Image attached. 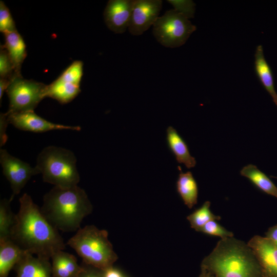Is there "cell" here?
<instances>
[{
	"label": "cell",
	"instance_id": "ffe728a7",
	"mask_svg": "<svg viewBox=\"0 0 277 277\" xmlns=\"http://www.w3.org/2000/svg\"><path fill=\"white\" fill-rule=\"evenodd\" d=\"M80 92V86L67 82L57 77L47 85L46 96L54 99L63 104L71 102Z\"/></svg>",
	"mask_w": 277,
	"mask_h": 277
},
{
	"label": "cell",
	"instance_id": "9a60e30c",
	"mask_svg": "<svg viewBox=\"0 0 277 277\" xmlns=\"http://www.w3.org/2000/svg\"><path fill=\"white\" fill-rule=\"evenodd\" d=\"M254 65L258 79L277 107V93L274 87L272 70L265 58L263 47L261 45H258L256 48Z\"/></svg>",
	"mask_w": 277,
	"mask_h": 277
},
{
	"label": "cell",
	"instance_id": "7c38bea8",
	"mask_svg": "<svg viewBox=\"0 0 277 277\" xmlns=\"http://www.w3.org/2000/svg\"><path fill=\"white\" fill-rule=\"evenodd\" d=\"M134 0H110L104 11L107 27L115 33L125 32L130 24Z\"/></svg>",
	"mask_w": 277,
	"mask_h": 277
},
{
	"label": "cell",
	"instance_id": "2e32d148",
	"mask_svg": "<svg viewBox=\"0 0 277 277\" xmlns=\"http://www.w3.org/2000/svg\"><path fill=\"white\" fill-rule=\"evenodd\" d=\"M53 277H77L82 269L76 258L64 250H59L51 257Z\"/></svg>",
	"mask_w": 277,
	"mask_h": 277
},
{
	"label": "cell",
	"instance_id": "f1b7e54d",
	"mask_svg": "<svg viewBox=\"0 0 277 277\" xmlns=\"http://www.w3.org/2000/svg\"><path fill=\"white\" fill-rule=\"evenodd\" d=\"M77 277H104L103 271L83 263Z\"/></svg>",
	"mask_w": 277,
	"mask_h": 277
},
{
	"label": "cell",
	"instance_id": "603a6c76",
	"mask_svg": "<svg viewBox=\"0 0 277 277\" xmlns=\"http://www.w3.org/2000/svg\"><path fill=\"white\" fill-rule=\"evenodd\" d=\"M12 200L4 199L0 202V240L10 239L11 231L14 224L15 215L11 210Z\"/></svg>",
	"mask_w": 277,
	"mask_h": 277
},
{
	"label": "cell",
	"instance_id": "30bf717a",
	"mask_svg": "<svg viewBox=\"0 0 277 277\" xmlns=\"http://www.w3.org/2000/svg\"><path fill=\"white\" fill-rule=\"evenodd\" d=\"M9 124L16 128L33 132H44L56 130L80 131V126H67L53 123L37 115L34 111L6 113Z\"/></svg>",
	"mask_w": 277,
	"mask_h": 277
},
{
	"label": "cell",
	"instance_id": "4316f807",
	"mask_svg": "<svg viewBox=\"0 0 277 277\" xmlns=\"http://www.w3.org/2000/svg\"><path fill=\"white\" fill-rule=\"evenodd\" d=\"M216 221H209L202 227L199 232L209 235L219 236L221 239L233 236V233L232 232L227 230Z\"/></svg>",
	"mask_w": 277,
	"mask_h": 277
},
{
	"label": "cell",
	"instance_id": "1f68e13d",
	"mask_svg": "<svg viewBox=\"0 0 277 277\" xmlns=\"http://www.w3.org/2000/svg\"><path fill=\"white\" fill-rule=\"evenodd\" d=\"M12 79L9 78H0V101L2 102L4 93L6 92Z\"/></svg>",
	"mask_w": 277,
	"mask_h": 277
},
{
	"label": "cell",
	"instance_id": "e575fe53",
	"mask_svg": "<svg viewBox=\"0 0 277 277\" xmlns=\"http://www.w3.org/2000/svg\"><path fill=\"white\" fill-rule=\"evenodd\" d=\"M199 277H202V275L200 274V275L199 276Z\"/></svg>",
	"mask_w": 277,
	"mask_h": 277
},
{
	"label": "cell",
	"instance_id": "7402d4cb",
	"mask_svg": "<svg viewBox=\"0 0 277 277\" xmlns=\"http://www.w3.org/2000/svg\"><path fill=\"white\" fill-rule=\"evenodd\" d=\"M210 202L206 201L202 206L187 217L191 227L199 230L212 220H220L221 217L214 214L210 210Z\"/></svg>",
	"mask_w": 277,
	"mask_h": 277
},
{
	"label": "cell",
	"instance_id": "5b68a950",
	"mask_svg": "<svg viewBox=\"0 0 277 277\" xmlns=\"http://www.w3.org/2000/svg\"><path fill=\"white\" fill-rule=\"evenodd\" d=\"M36 167L44 182L54 186L73 187L80 180L74 154L62 147H45L37 156Z\"/></svg>",
	"mask_w": 277,
	"mask_h": 277
},
{
	"label": "cell",
	"instance_id": "52a82bcc",
	"mask_svg": "<svg viewBox=\"0 0 277 277\" xmlns=\"http://www.w3.org/2000/svg\"><path fill=\"white\" fill-rule=\"evenodd\" d=\"M47 85L15 74L6 90L9 100L8 113L34 111L40 102L46 97Z\"/></svg>",
	"mask_w": 277,
	"mask_h": 277
},
{
	"label": "cell",
	"instance_id": "9c48e42d",
	"mask_svg": "<svg viewBox=\"0 0 277 277\" xmlns=\"http://www.w3.org/2000/svg\"><path fill=\"white\" fill-rule=\"evenodd\" d=\"M161 0H134L128 27L133 35H142L154 25L162 8Z\"/></svg>",
	"mask_w": 277,
	"mask_h": 277
},
{
	"label": "cell",
	"instance_id": "484cf974",
	"mask_svg": "<svg viewBox=\"0 0 277 277\" xmlns=\"http://www.w3.org/2000/svg\"><path fill=\"white\" fill-rule=\"evenodd\" d=\"M16 74L14 64L8 52L3 47L0 51V77L12 79ZM21 75V74H20Z\"/></svg>",
	"mask_w": 277,
	"mask_h": 277
},
{
	"label": "cell",
	"instance_id": "3957f363",
	"mask_svg": "<svg viewBox=\"0 0 277 277\" xmlns=\"http://www.w3.org/2000/svg\"><path fill=\"white\" fill-rule=\"evenodd\" d=\"M41 210L56 229L73 232L81 228L83 219L92 212L93 206L85 191L78 186H54L44 196Z\"/></svg>",
	"mask_w": 277,
	"mask_h": 277
},
{
	"label": "cell",
	"instance_id": "d590c367",
	"mask_svg": "<svg viewBox=\"0 0 277 277\" xmlns=\"http://www.w3.org/2000/svg\"><path fill=\"white\" fill-rule=\"evenodd\" d=\"M123 277H126L125 275H124Z\"/></svg>",
	"mask_w": 277,
	"mask_h": 277
},
{
	"label": "cell",
	"instance_id": "ac0fdd59",
	"mask_svg": "<svg viewBox=\"0 0 277 277\" xmlns=\"http://www.w3.org/2000/svg\"><path fill=\"white\" fill-rule=\"evenodd\" d=\"M26 252L10 239L0 240V277H8Z\"/></svg>",
	"mask_w": 277,
	"mask_h": 277
},
{
	"label": "cell",
	"instance_id": "e0dca14e",
	"mask_svg": "<svg viewBox=\"0 0 277 277\" xmlns=\"http://www.w3.org/2000/svg\"><path fill=\"white\" fill-rule=\"evenodd\" d=\"M5 43L2 47L6 49L12 60L17 74H21L22 65L27 53L26 45L17 30L4 34Z\"/></svg>",
	"mask_w": 277,
	"mask_h": 277
},
{
	"label": "cell",
	"instance_id": "ba28073f",
	"mask_svg": "<svg viewBox=\"0 0 277 277\" xmlns=\"http://www.w3.org/2000/svg\"><path fill=\"white\" fill-rule=\"evenodd\" d=\"M0 163L3 173L9 181L12 190L10 198L11 200L20 193L32 176L40 174L36 166L31 167L27 163L11 155L4 149L0 151Z\"/></svg>",
	"mask_w": 277,
	"mask_h": 277
},
{
	"label": "cell",
	"instance_id": "4fadbf2b",
	"mask_svg": "<svg viewBox=\"0 0 277 277\" xmlns=\"http://www.w3.org/2000/svg\"><path fill=\"white\" fill-rule=\"evenodd\" d=\"M16 277H53L49 260L26 252L14 267Z\"/></svg>",
	"mask_w": 277,
	"mask_h": 277
},
{
	"label": "cell",
	"instance_id": "5bb4252c",
	"mask_svg": "<svg viewBox=\"0 0 277 277\" xmlns=\"http://www.w3.org/2000/svg\"><path fill=\"white\" fill-rule=\"evenodd\" d=\"M166 138L168 147L178 163L183 164L188 169L195 167V157L191 155L184 138L173 127L167 128Z\"/></svg>",
	"mask_w": 277,
	"mask_h": 277
},
{
	"label": "cell",
	"instance_id": "44dd1931",
	"mask_svg": "<svg viewBox=\"0 0 277 277\" xmlns=\"http://www.w3.org/2000/svg\"><path fill=\"white\" fill-rule=\"evenodd\" d=\"M241 175L247 178L263 192L277 198V187L271 179L255 165L248 164L240 171Z\"/></svg>",
	"mask_w": 277,
	"mask_h": 277
},
{
	"label": "cell",
	"instance_id": "d6986e66",
	"mask_svg": "<svg viewBox=\"0 0 277 277\" xmlns=\"http://www.w3.org/2000/svg\"><path fill=\"white\" fill-rule=\"evenodd\" d=\"M176 182V191L184 203L189 209L197 203L198 186L193 174L190 171L183 172L180 166Z\"/></svg>",
	"mask_w": 277,
	"mask_h": 277
},
{
	"label": "cell",
	"instance_id": "f546056e",
	"mask_svg": "<svg viewBox=\"0 0 277 277\" xmlns=\"http://www.w3.org/2000/svg\"><path fill=\"white\" fill-rule=\"evenodd\" d=\"M9 124L8 121L6 113H1L0 116V137L1 146L4 145L7 140V136L6 133V128L8 124Z\"/></svg>",
	"mask_w": 277,
	"mask_h": 277
},
{
	"label": "cell",
	"instance_id": "277c9868",
	"mask_svg": "<svg viewBox=\"0 0 277 277\" xmlns=\"http://www.w3.org/2000/svg\"><path fill=\"white\" fill-rule=\"evenodd\" d=\"M108 236L106 230L87 225L76 231L67 244L75 250L84 263L104 270L113 266L118 258Z\"/></svg>",
	"mask_w": 277,
	"mask_h": 277
},
{
	"label": "cell",
	"instance_id": "83f0119b",
	"mask_svg": "<svg viewBox=\"0 0 277 277\" xmlns=\"http://www.w3.org/2000/svg\"><path fill=\"white\" fill-rule=\"evenodd\" d=\"M173 9L183 14L189 19L194 16L195 4L192 1L189 0H167Z\"/></svg>",
	"mask_w": 277,
	"mask_h": 277
},
{
	"label": "cell",
	"instance_id": "7a4b0ae2",
	"mask_svg": "<svg viewBox=\"0 0 277 277\" xmlns=\"http://www.w3.org/2000/svg\"><path fill=\"white\" fill-rule=\"evenodd\" d=\"M201 269L211 277H262L251 248L233 236L217 242L203 259Z\"/></svg>",
	"mask_w": 277,
	"mask_h": 277
},
{
	"label": "cell",
	"instance_id": "cb8c5ba5",
	"mask_svg": "<svg viewBox=\"0 0 277 277\" xmlns=\"http://www.w3.org/2000/svg\"><path fill=\"white\" fill-rule=\"evenodd\" d=\"M83 63L80 60L73 62L58 77L67 82L80 86L83 75Z\"/></svg>",
	"mask_w": 277,
	"mask_h": 277
},
{
	"label": "cell",
	"instance_id": "d4e9b609",
	"mask_svg": "<svg viewBox=\"0 0 277 277\" xmlns=\"http://www.w3.org/2000/svg\"><path fill=\"white\" fill-rule=\"evenodd\" d=\"M16 30L15 22L4 2L0 1V31L3 34Z\"/></svg>",
	"mask_w": 277,
	"mask_h": 277
},
{
	"label": "cell",
	"instance_id": "4dcf8cb0",
	"mask_svg": "<svg viewBox=\"0 0 277 277\" xmlns=\"http://www.w3.org/2000/svg\"><path fill=\"white\" fill-rule=\"evenodd\" d=\"M266 237L277 247V225L269 228L266 233Z\"/></svg>",
	"mask_w": 277,
	"mask_h": 277
},
{
	"label": "cell",
	"instance_id": "d6a6232c",
	"mask_svg": "<svg viewBox=\"0 0 277 277\" xmlns=\"http://www.w3.org/2000/svg\"><path fill=\"white\" fill-rule=\"evenodd\" d=\"M201 275H202V277H211V276L208 275L207 273L202 271L201 273Z\"/></svg>",
	"mask_w": 277,
	"mask_h": 277
},
{
	"label": "cell",
	"instance_id": "8992f818",
	"mask_svg": "<svg viewBox=\"0 0 277 277\" xmlns=\"http://www.w3.org/2000/svg\"><path fill=\"white\" fill-rule=\"evenodd\" d=\"M196 29L185 15L172 9L157 18L153 25L152 33L160 44L173 48L184 45Z\"/></svg>",
	"mask_w": 277,
	"mask_h": 277
},
{
	"label": "cell",
	"instance_id": "836d02e7",
	"mask_svg": "<svg viewBox=\"0 0 277 277\" xmlns=\"http://www.w3.org/2000/svg\"><path fill=\"white\" fill-rule=\"evenodd\" d=\"M271 177H272L273 178H275V179H277V176H271Z\"/></svg>",
	"mask_w": 277,
	"mask_h": 277
},
{
	"label": "cell",
	"instance_id": "8fae6325",
	"mask_svg": "<svg viewBox=\"0 0 277 277\" xmlns=\"http://www.w3.org/2000/svg\"><path fill=\"white\" fill-rule=\"evenodd\" d=\"M260 265L262 277H277V247L266 237L255 235L247 243Z\"/></svg>",
	"mask_w": 277,
	"mask_h": 277
},
{
	"label": "cell",
	"instance_id": "6da1fadb",
	"mask_svg": "<svg viewBox=\"0 0 277 277\" xmlns=\"http://www.w3.org/2000/svg\"><path fill=\"white\" fill-rule=\"evenodd\" d=\"M10 239L24 251L36 256L51 259L66 245L56 229L46 218L39 208L27 193L19 200Z\"/></svg>",
	"mask_w": 277,
	"mask_h": 277
}]
</instances>
